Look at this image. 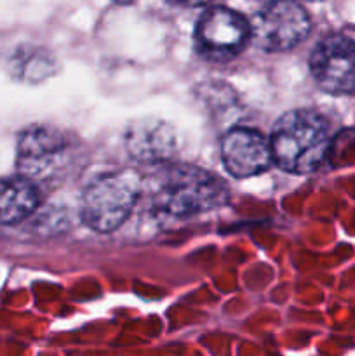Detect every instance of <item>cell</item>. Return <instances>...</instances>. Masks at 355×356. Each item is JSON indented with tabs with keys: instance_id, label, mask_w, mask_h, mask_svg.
<instances>
[{
	"instance_id": "10",
	"label": "cell",
	"mask_w": 355,
	"mask_h": 356,
	"mask_svg": "<svg viewBox=\"0 0 355 356\" xmlns=\"http://www.w3.org/2000/svg\"><path fill=\"white\" fill-rule=\"evenodd\" d=\"M125 143L134 159L155 162L173 152L174 136L166 124L148 120L132 125L125 136Z\"/></svg>"
},
{
	"instance_id": "2",
	"label": "cell",
	"mask_w": 355,
	"mask_h": 356,
	"mask_svg": "<svg viewBox=\"0 0 355 356\" xmlns=\"http://www.w3.org/2000/svg\"><path fill=\"white\" fill-rule=\"evenodd\" d=\"M329 129L320 115L294 110L282 115L271 132V156L285 172L308 174L329 152Z\"/></svg>"
},
{
	"instance_id": "11",
	"label": "cell",
	"mask_w": 355,
	"mask_h": 356,
	"mask_svg": "<svg viewBox=\"0 0 355 356\" xmlns=\"http://www.w3.org/2000/svg\"><path fill=\"white\" fill-rule=\"evenodd\" d=\"M13 70L23 80H42L51 75L52 61L49 56H42L38 51H23L14 56Z\"/></svg>"
},
{
	"instance_id": "3",
	"label": "cell",
	"mask_w": 355,
	"mask_h": 356,
	"mask_svg": "<svg viewBox=\"0 0 355 356\" xmlns=\"http://www.w3.org/2000/svg\"><path fill=\"white\" fill-rule=\"evenodd\" d=\"M136 202V184L124 174L104 176L84 191L80 214L90 229L111 233L125 222Z\"/></svg>"
},
{
	"instance_id": "4",
	"label": "cell",
	"mask_w": 355,
	"mask_h": 356,
	"mask_svg": "<svg viewBox=\"0 0 355 356\" xmlns=\"http://www.w3.org/2000/svg\"><path fill=\"white\" fill-rule=\"evenodd\" d=\"M249 26L251 38L260 49L289 51L310 33V17L294 2H270L254 14Z\"/></svg>"
},
{
	"instance_id": "7",
	"label": "cell",
	"mask_w": 355,
	"mask_h": 356,
	"mask_svg": "<svg viewBox=\"0 0 355 356\" xmlns=\"http://www.w3.org/2000/svg\"><path fill=\"white\" fill-rule=\"evenodd\" d=\"M221 160L233 177H253L274 162L270 143L258 131L237 127L221 139Z\"/></svg>"
},
{
	"instance_id": "6",
	"label": "cell",
	"mask_w": 355,
	"mask_h": 356,
	"mask_svg": "<svg viewBox=\"0 0 355 356\" xmlns=\"http://www.w3.org/2000/svg\"><path fill=\"white\" fill-rule=\"evenodd\" d=\"M195 38L204 54L228 59L246 47L251 38V26L235 10L214 6L198 17Z\"/></svg>"
},
{
	"instance_id": "5",
	"label": "cell",
	"mask_w": 355,
	"mask_h": 356,
	"mask_svg": "<svg viewBox=\"0 0 355 356\" xmlns=\"http://www.w3.org/2000/svg\"><path fill=\"white\" fill-rule=\"evenodd\" d=\"M310 70L326 92H355V42L345 35H327L313 49Z\"/></svg>"
},
{
	"instance_id": "1",
	"label": "cell",
	"mask_w": 355,
	"mask_h": 356,
	"mask_svg": "<svg viewBox=\"0 0 355 356\" xmlns=\"http://www.w3.org/2000/svg\"><path fill=\"white\" fill-rule=\"evenodd\" d=\"M228 190L221 179L194 165H173L157 174L152 202L157 211L173 218H188L221 207Z\"/></svg>"
},
{
	"instance_id": "9",
	"label": "cell",
	"mask_w": 355,
	"mask_h": 356,
	"mask_svg": "<svg viewBox=\"0 0 355 356\" xmlns=\"http://www.w3.org/2000/svg\"><path fill=\"white\" fill-rule=\"evenodd\" d=\"M40 205V191L23 176L0 179V225H17Z\"/></svg>"
},
{
	"instance_id": "8",
	"label": "cell",
	"mask_w": 355,
	"mask_h": 356,
	"mask_svg": "<svg viewBox=\"0 0 355 356\" xmlns=\"http://www.w3.org/2000/svg\"><path fill=\"white\" fill-rule=\"evenodd\" d=\"M65 146V138L56 129L45 125L26 129L17 141V167L21 176L30 181L47 176L52 167L58 165Z\"/></svg>"
}]
</instances>
